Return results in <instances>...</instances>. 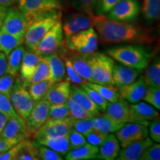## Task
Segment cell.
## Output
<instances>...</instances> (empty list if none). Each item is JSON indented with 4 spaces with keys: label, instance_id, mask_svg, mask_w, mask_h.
<instances>
[{
    "label": "cell",
    "instance_id": "cell-28",
    "mask_svg": "<svg viewBox=\"0 0 160 160\" xmlns=\"http://www.w3.org/2000/svg\"><path fill=\"white\" fill-rule=\"evenodd\" d=\"M46 59L51 70V79L53 82L62 81L66 77L65 66L63 59L57 53L48 56Z\"/></svg>",
    "mask_w": 160,
    "mask_h": 160
},
{
    "label": "cell",
    "instance_id": "cell-49",
    "mask_svg": "<svg viewBox=\"0 0 160 160\" xmlns=\"http://www.w3.org/2000/svg\"><path fill=\"white\" fill-rule=\"evenodd\" d=\"M140 160H159L160 159V145L153 142L145 150L139 158Z\"/></svg>",
    "mask_w": 160,
    "mask_h": 160
},
{
    "label": "cell",
    "instance_id": "cell-8",
    "mask_svg": "<svg viewBox=\"0 0 160 160\" xmlns=\"http://www.w3.org/2000/svg\"><path fill=\"white\" fill-rule=\"evenodd\" d=\"M64 42V33L62 20L58 21L49 30L38 45L37 51L41 57H45L57 53L62 45Z\"/></svg>",
    "mask_w": 160,
    "mask_h": 160
},
{
    "label": "cell",
    "instance_id": "cell-53",
    "mask_svg": "<svg viewBox=\"0 0 160 160\" xmlns=\"http://www.w3.org/2000/svg\"><path fill=\"white\" fill-rule=\"evenodd\" d=\"M149 138L154 142L159 143L160 142V122L159 118L152 121L148 125Z\"/></svg>",
    "mask_w": 160,
    "mask_h": 160
},
{
    "label": "cell",
    "instance_id": "cell-52",
    "mask_svg": "<svg viewBox=\"0 0 160 160\" xmlns=\"http://www.w3.org/2000/svg\"><path fill=\"white\" fill-rule=\"evenodd\" d=\"M28 139V138H27ZM27 139H25L20 141L15 145H13L11 148L7 151L5 153L0 154V160H16V157H17L18 153L25 145V141Z\"/></svg>",
    "mask_w": 160,
    "mask_h": 160
},
{
    "label": "cell",
    "instance_id": "cell-23",
    "mask_svg": "<svg viewBox=\"0 0 160 160\" xmlns=\"http://www.w3.org/2000/svg\"><path fill=\"white\" fill-rule=\"evenodd\" d=\"M154 142L148 137L145 139L135 142L123 148L120 150L117 159L118 160H138L148 148Z\"/></svg>",
    "mask_w": 160,
    "mask_h": 160
},
{
    "label": "cell",
    "instance_id": "cell-10",
    "mask_svg": "<svg viewBox=\"0 0 160 160\" xmlns=\"http://www.w3.org/2000/svg\"><path fill=\"white\" fill-rule=\"evenodd\" d=\"M73 119L71 116L63 119L47 121L33 136L35 139L68 135L73 129Z\"/></svg>",
    "mask_w": 160,
    "mask_h": 160
},
{
    "label": "cell",
    "instance_id": "cell-45",
    "mask_svg": "<svg viewBox=\"0 0 160 160\" xmlns=\"http://www.w3.org/2000/svg\"><path fill=\"white\" fill-rule=\"evenodd\" d=\"M38 148V157L42 160H62V156L46 146L39 145L36 142Z\"/></svg>",
    "mask_w": 160,
    "mask_h": 160
},
{
    "label": "cell",
    "instance_id": "cell-42",
    "mask_svg": "<svg viewBox=\"0 0 160 160\" xmlns=\"http://www.w3.org/2000/svg\"><path fill=\"white\" fill-rule=\"evenodd\" d=\"M142 100L153 106L156 109H160V88L148 87Z\"/></svg>",
    "mask_w": 160,
    "mask_h": 160
},
{
    "label": "cell",
    "instance_id": "cell-7",
    "mask_svg": "<svg viewBox=\"0 0 160 160\" xmlns=\"http://www.w3.org/2000/svg\"><path fill=\"white\" fill-rule=\"evenodd\" d=\"M34 17L24 13L18 7L11 8L8 9L1 30L11 34L24 37L26 30Z\"/></svg>",
    "mask_w": 160,
    "mask_h": 160
},
{
    "label": "cell",
    "instance_id": "cell-15",
    "mask_svg": "<svg viewBox=\"0 0 160 160\" xmlns=\"http://www.w3.org/2000/svg\"><path fill=\"white\" fill-rule=\"evenodd\" d=\"M155 108L145 102H137L130 105L129 122L141 124L148 127L149 124L159 118Z\"/></svg>",
    "mask_w": 160,
    "mask_h": 160
},
{
    "label": "cell",
    "instance_id": "cell-19",
    "mask_svg": "<svg viewBox=\"0 0 160 160\" xmlns=\"http://www.w3.org/2000/svg\"><path fill=\"white\" fill-rule=\"evenodd\" d=\"M0 137L6 139H17L18 141L28 138L29 135L25 121L19 117L8 119L0 133Z\"/></svg>",
    "mask_w": 160,
    "mask_h": 160
},
{
    "label": "cell",
    "instance_id": "cell-34",
    "mask_svg": "<svg viewBox=\"0 0 160 160\" xmlns=\"http://www.w3.org/2000/svg\"><path fill=\"white\" fill-rule=\"evenodd\" d=\"M88 85L97 91L102 95V97L107 100L109 103L114 102L119 100L120 95L118 92L117 88L114 85H100L93 82H87Z\"/></svg>",
    "mask_w": 160,
    "mask_h": 160
},
{
    "label": "cell",
    "instance_id": "cell-9",
    "mask_svg": "<svg viewBox=\"0 0 160 160\" xmlns=\"http://www.w3.org/2000/svg\"><path fill=\"white\" fill-rule=\"evenodd\" d=\"M97 15L79 12L70 16L62 25L63 33L66 38L90 28L94 27Z\"/></svg>",
    "mask_w": 160,
    "mask_h": 160
},
{
    "label": "cell",
    "instance_id": "cell-20",
    "mask_svg": "<svg viewBox=\"0 0 160 160\" xmlns=\"http://www.w3.org/2000/svg\"><path fill=\"white\" fill-rule=\"evenodd\" d=\"M105 112V116L116 122L119 124L129 122L130 105L128 102L123 98L120 97L117 102L109 103Z\"/></svg>",
    "mask_w": 160,
    "mask_h": 160
},
{
    "label": "cell",
    "instance_id": "cell-36",
    "mask_svg": "<svg viewBox=\"0 0 160 160\" xmlns=\"http://www.w3.org/2000/svg\"><path fill=\"white\" fill-rule=\"evenodd\" d=\"M54 83L51 79L44 80V81L39 82L31 84L27 88H28L30 95L33 99L35 102L40 101L45 97L49 88Z\"/></svg>",
    "mask_w": 160,
    "mask_h": 160
},
{
    "label": "cell",
    "instance_id": "cell-47",
    "mask_svg": "<svg viewBox=\"0 0 160 160\" xmlns=\"http://www.w3.org/2000/svg\"><path fill=\"white\" fill-rule=\"evenodd\" d=\"M0 111L5 113L8 117V119L19 117L13 109L10 99L1 93H0Z\"/></svg>",
    "mask_w": 160,
    "mask_h": 160
},
{
    "label": "cell",
    "instance_id": "cell-35",
    "mask_svg": "<svg viewBox=\"0 0 160 160\" xmlns=\"http://www.w3.org/2000/svg\"><path fill=\"white\" fill-rule=\"evenodd\" d=\"M142 13L148 22L153 23L159 19L160 0H144Z\"/></svg>",
    "mask_w": 160,
    "mask_h": 160
},
{
    "label": "cell",
    "instance_id": "cell-13",
    "mask_svg": "<svg viewBox=\"0 0 160 160\" xmlns=\"http://www.w3.org/2000/svg\"><path fill=\"white\" fill-rule=\"evenodd\" d=\"M139 11L138 0H119L106 17L118 21L131 22L137 19Z\"/></svg>",
    "mask_w": 160,
    "mask_h": 160
},
{
    "label": "cell",
    "instance_id": "cell-3",
    "mask_svg": "<svg viewBox=\"0 0 160 160\" xmlns=\"http://www.w3.org/2000/svg\"><path fill=\"white\" fill-rule=\"evenodd\" d=\"M61 19L60 10H52L36 15L24 35V43L27 49L33 52L37 51L38 45L44 36Z\"/></svg>",
    "mask_w": 160,
    "mask_h": 160
},
{
    "label": "cell",
    "instance_id": "cell-26",
    "mask_svg": "<svg viewBox=\"0 0 160 160\" xmlns=\"http://www.w3.org/2000/svg\"><path fill=\"white\" fill-rule=\"evenodd\" d=\"M70 96L91 114L97 117L100 113L99 108L92 102V100L90 99L80 85H76L71 86Z\"/></svg>",
    "mask_w": 160,
    "mask_h": 160
},
{
    "label": "cell",
    "instance_id": "cell-16",
    "mask_svg": "<svg viewBox=\"0 0 160 160\" xmlns=\"http://www.w3.org/2000/svg\"><path fill=\"white\" fill-rule=\"evenodd\" d=\"M147 88L144 76L140 75L133 82L117 88L120 97L127 100L130 103L133 104L142 100L147 91Z\"/></svg>",
    "mask_w": 160,
    "mask_h": 160
},
{
    "label": "cell",
    "instance_id": "cell-44",
    "mask_svg": "<svg viewBox=\"0 0 160 160\" xmlns=\"http://www.w3.org/2000/svg\"><path fill=\"white\" fill-rule=\"evenodd\" d=\"M16 77H17L7 73L0 77V93L6 96L8 99L13 85H14Z\"/></svg>",
    "mask_w": 160,
    "mask_h": 160
},
{
    "label": "cell",
    "instance_id": "cell-58",
    "mask_svg": "<svg viewBox=\"0 0 160 160\" xmlns=\"http://www.w3.org/2000/svg\"><path fill=\"white\" fill-rule=\"evenodd\" d=\"M17 2L18 0H0V5L10 7V6L14 5Z\"/></svg>",
    "mask_w": 160,
    "mask_h": 160
},
{
    "label": "cell",
    "instance_id": "cell-17",
    "mask_svg": "<svg viewBox=\"0 0 160 160\" xmlns=\"http://www.w3.org/2000/svg\"><path fill=\"white\" fill-rule=\"evenodd\" d=\"M142 73V71L115 62L112 73L113 85L116 86V88H119L128 85L135 81Z\"/></svg>",
    "mask_w": 160,
    "mask_h": 160
},
{
    "label": "cell",
    "instance_id": "cell-6",
    "mask_svg": "<svg viewBox=\"0 0 160 160\" xmlns=\"http://www.w3.org/2000/svg\"><path fill=\"white\" fill-rule=\"evenodd\" d=\"M68 48L81 53H92L98 47V34L93 28L84 30L65 39Z\"/></svg>",
    "mask_w": 160,
    "mask_h": 160
},
{
    "label": "cell",
    "instance_id": "cell-56",
    "mask_svg": "<svg viewBox=\"0 0 160 160\" xmlns=\"http://www.w3.org/2000/svg\"><path fill=\"white\" fill-rule=\"evenodd\" d=\"M8 9V7L0 5V30L2 29V27L4 20H5L6 14H7Z\"/></svg>",
    "mask_w": 160,
    "mask_h": 160
},
{
    "label": "cell",
    "instance_id": "cell-21",
    "mask_svg": "<svg viewBox=\"0 0 160 160\" xmlns=\"http://www.w3.org/2000/svg\"><path fill=\"white\" fill-rule=\"evenodd\" d=\"M71 82L67 80L54 82L49 88L44 99L48 102L50 105H58L65 103L70 96Z\"/></svg>",
    "mask_w": 160,
    "mask_h": 160
},
{
    "label": "cell",
    "instance_id": "cell-14",
    "mask_svg": "<svg viewBox=\"0 0 160 160\" xmlns=\"http://www.w3.org/2000/svg\"><path fill=\"white\" fill-rule=\"evenodd\" d=\"M17 2L22 11L33 17L42 12L62 9L61 0H18Z\"/></svg>",
    "mask_w": 160,
    "mask_h": 160
},
{
    "label": "cell",
    "instance_id": "cell-1",
    "mask_svg": "<svg viewBox=\"0 0 160 160\" xmlns=\"http://www.w3.org/2000/svg\"><path fill=\"white\" fill-rule=\"evenodd\" d=\"M102 42L149 45L154 41L151 32L129 22L118 21L97 15L94 25Z\"/></svg>",
    "mask_w": 160,
    "mask_h": 160
},
{
    "label": "cell",
    "instance_id": "cell-41",
    "mask_svg": "<svg viewBox=\"0 0 160 160\" xmlns=\"http://www.w3.org/2000/svg\"><path fill=\"white\" fill-rule=\"evenodd\" d=\"M68 116H70V111L66 102L58 105H50L47 121L63 119Z\"/></svg>",
    "mask_w": 160,
    "mask_h": 160
},
{
    "label": "cell",
    "instance_id": "cell-50",
    "mask_svg": "<svg viewBox=\"0 0 160 160\" xmlns=\"http://www.w3.org/2000/svg\"><path fill=\"white\" fill-rule=\"evenodd\" d=\"M119 0H98L95 6V11L97 15H105L111 11L112 8Z\"/></svg>",
    "mask_w": 160,
    "mask_h": 160
},
{
    "label": "cell",
    "instance_id": "cell-38",
    "mask_svg": "<svg viewBox=\"0 0 160 160\" xmlns=\"http://www.w3.org/2000/svg\"><path fill=\"white\" fill-rule=\"evenodd\" d=\"M38 148L36 142L26 139L25 145L20 150L16 160H38Z\"/></svg>",
    "mask_w": 160,
    "mask_h": 160
},
{
    "label": "cell",
    "instance_id": "cell-27",
    "mask_svg": "<svg viewBox=\"0 0 160 160\" xmlns=\"http://www.w3.org/2000/svg\"><path fill=\"white\" fill-rule=\"evenodd\" d=\"M99 147L85 143L84 145L71 149L65 155L67 160H88L97 158Z\"/></svg>",
    "mask_w": 160,
    "mask_h": 160
},
{
    "label": "cell",
    "instance_id": "cell-32",
    "mask_svg": "<svg viewBox=\"0 0 160 160\" xmlns=\"http://www.w3.org/2000/svg\"><path fill=\"white\" fill-rule=\"evenodd\" d=\"M125 124H119L116 122L115 121H113L111 118L108 117L105 114L102 116H99V117H93L94 129L104 132V133H116Z\"/></svg>",
    "mask_w": 160,
    "mask_h": 160
},
{
    "label": "cell",
    "instance_id": "cell-11",
    "mask_svg": "<svg viewBox=\"0 0 160 160\" xmlns=\"http://www.w3.org/2000/svg\"><path fill=\"white\" fill-rule=\"evenodd\" d=\"M50 104L43 98L35 103L25 122L29 137H33L35 133L46 122L48 116Z\"/></svg>",
    "mask_w": 160,
    "mask_h": 160
},
{
    "label": "cell",
    "instance_id": "cell-51",
    "mask_svg": "<svg viewBox=\"0 0 160 160\" xmlns=\"http://www.w3.org/2000/svg\"><path fill=\"white\" fill-rule=\"evenodd\" d=\"M68 139L71 149L87 143V140H86L85 135L82 134L73 128L68 133Z\"/></svg>",
    "mask_w": 160,
    "mask_h": 160
},
{
    "label": "cell",
    "instance_id": "cell-5",
    "mask_svg": "<svg viewBox=\"0 0 160 160\" xmlns=\"http://www.w3.org/2000/svg\"><path fill=\"white\" fill-rule=\"evenodd\" d=\"M9 99L17 114L25 121L36 102L19 78L16 79L14 85L9 96Z\"/></svg>",
    "mask_w": 160,
    "mask_h": 160
},
{
    "label": "cell",
    "instance_id": "cell-29",
    "mask_svg": "<svg viewBox=\"0 0 160 160\" xmlns=\"http://www.w3.org/2000/svg\"><path fill=\"white\" fill-rule=\"evenodd\" d=\"M25 46L21 45L13 49L7 56V70L6 73L17 77L19 73L22 60L25 52Z\"/></svg>",
    "mask_w": 160,
    "mask_h": 160
},
{
    "label": "cell",
    "instance_id": "cell-54",
    "mask_svg": "<svg viewBox=\"0 0 160 160\" xmlns=\"http://www.w3.org/2000/svg\"><path fill=\"white\" fill-rule=\"evenodd\" d=\"M19 142L20 141H18L17 139H6V138L0 137V154L8 151L10 148H11L13 145H15Z\"/></svg>",
    "mask_w": 160,
    "mask_h": 160
},
{
    "label": "cell",
    "instance_id": "cell-31",
    "mask_svg": "<svg viewBox=\"0 0 160 160\" xmlns=\"http://www.w3.org/2000/svg\"><path fill=\"white\" fill-rule=\"evenodd\" d=\"M144 79L148 87L160 88V58L157 57L149 66L146 67Z\"/></svg>",
    "mask_w": 160,
    "mask_h": 160
},
{
    "label": "cell",
    "instance_id": "cell-46",
    "mask_svg": "<svg viewBox=\"0 0 160 160\" xmlns=\"http://www.w3.org/2000/svg\"><path fill=\"white\" fill-rule=\"evenodd\" d=\"M98 0H71L72 5L78 11L93 13Z\"/></svg>",
    "mask_w": 160,
    "mask_h": 160
},
{
    "label": "cell",
    "instance_id": "cell-39",
    "mask_svg": "<svg viewBox=\"0 0 160 160\" xmlns=\"http://www.w3.org/2000/svg\"><path fill=\"white\" fill-rule=\"evenodd\" d=\"M80 86L84 90V91L87 93V95L88 96L90 99L92 100V102L99 108V111H105L109 104L108 102L105 98L102 97V95L99 93H98L96 90L93 89L89 85H88L87 82Z\"/></svg>",
    "mask_w": 160,
    "mask_h": 160
},
{
    "label": "cell",
    "instance_id": "cell-55",
    "mask_svg": "<svg viewBox=\"0 0 160 160\" xmlns=\"http://www.w3.org/2000/svg\"><path fill=\"white\" fill-rule=\"evenodd\" d=\"M7 70V57L2 52L0 51V77L6 73Z\"/></svg>",
    "mask_w": 160,
    "mask_h": 160
},
{
    "label": "cell",
    "instance_id": "cell-4",
    "mask_svg": "<svg viewBox=\"0 0 160 160\" xmlns=\"http://www.w3.org/2000/svg\"><path fill=\"white\" fill-rule=\"evenodd\" d=\"M114 63V59L108 54L97 51L92 53L91 82L113 85L112 73Z\"/></svg>",
    "mask_w": 160,
    "mask_h": 160
},
{
    "label": "cell",
    "instance_id": "cell-25",
    "mask_svg": "<svg viewBox=\"0 0 160 160\" xmlns=\"http://www.w3.org/2000/svg\"><path fill=\"white\" fill-rule=\"evenodd\" d=\"M36 142L53 150L62 156L67 154L68 152L71 149L69 143L68 134L36 139Z\"/></svg>",
    "mask_w": 160,
    "mask_h": 160
},
{
    "label": "cell",
    "instance_id": "cell-37",
    "mask_svg": "<svg viewBox=\"0 0 160 160\" xmlns=\"http://www.w3.org/2000/svg\"><path fill=\"white\" fill-rule=\"evenodd\" d=\"M68 107L70 111V116L74 119H91L95 117V116L91 114L90 112L85 110L82 105H80L77 102L69 96L66 101Z\"/></svg>",
    "mask_w": 160,
    "mask_h": 160
},
{
    "label": "cell",
    "instance_id": "cell-40",
    "mask_svg": "<svg viewBox=\"0 0 160 160\" xmlns=\"http://www.w3.org/2000/svg\"><path fill=\"white\" fill-rule=\"evenodd\" d=\"M61 58L63 59L64 63H65L66 77H67L66 80H67V81L78 85H82V84L85 83L86 82H87L78 74L77 71H76L74 68H73V65H72L71 60H70V59L67 57V56L65 54H63L62 55Z\"/></svg>",
    "mask_w": 160,
    "mask_h": 160
},
{
    "label": "cell",
    "instance_id": "cell-22",
    "mask_svg": "<svg viewBox=\"0 0 160 160\" xmlns=\"http://www.w3.org/2000/svg\"><path fill=\"white\" fill-rule=\"evenodd\" d=\"M42 57L39 56L36 52L25 50L22 60L21 67H20L19 79L22 82L23 85H26L30 78L34 73L39 62Z\"/></svg>",
    "mask_w": 160,
    "mask_h": 160
},
{
    "label": "cell",
    "instance_id": "cell-24",
    "mask_svg": "<svg viewBox=\"0 0 160 160\" xmlns=\"http://www.w3.org/2000/svg\"><path fill=\"white\" fill-rule=\"evenodd\" d=\"M120 151V144L116 135L108 133L105 141L99 148L97 158L102 160H114Z\"/></svg>",
    "mask_w": 160,
    "mask_h": 160
},
{
    "label": "cell",
    "instance_id": "cell-18",
    "mask_svg": "<svg viewBox=\"0 0 160 160\" xmlns=\"http://www.w3.org/2000/svg\"><path fill=\"white\" fill-rule=\"evenodd\" d=\"M65 55L71 60L72 65L78 74L85 81L91 82V53L86 54V53L73 52L72 53H65Z\"/></svg>",
    "mask_w": 160,
    "mask_h": 160
},
{
    "label": "cell",
    "instance_id": "cell-48",
    "mask_svg": "<svg viewBox=\"0 0 160 160\" xmlns=\"http://www.w3.org/2000/svg\"><path fill=\"white\" fill-rule=\"evenodd\" d=\"M108 135V133L93 129V131L88 133L87 135H85V137L86 138V140H87V142L99 147L105 141Z\"/></svg>",
    "mask_w": 160,
    "mask_h": 160
},
{
    "label": "cell",
    "instance_id": "cell-30",
    "mask_svg": "<svg viewBox=\"0 0 160 160\" xmlns=\"http://www.w3.org/2000/svg\"><path fill=\"white\" fill-rule=\"evenodd\" d=\"M24 43V37L11 34L0 30V51L6 57L18 46Z\"/></svg>",
    "mask_w": 160,
    "mask_h": 160
},
{
    "label": "cell",
    "instance_id": "cell-2",
    "mask_svg": "<svg viewBox=\"0 0 160 160\" xmlns=\"http://www.w3.org/2000/svg\"><path fill=\"white\" fill-rule=\"evenodd\" d=\"M107 54L122 65L143 71L149 65L153 53L141 44L118 45L107 50Z\"/></svg>",
    "mask_w": 160,
    "mask_h": 160
},
{
    "label": "cell",
    "instance_id": "cell-57",
    "mask_svg": "<svg viewBox=\"0 0 160 160\" xmlns=\"http://www.w3.org/2000/svg\"><path fill=\"white\" fill-rule=\"evenodd\" d=\"M8 120V117L5 113H3L2 112L0 111V133H2L3 128H5Z\"/></svg>",
    "mask_w": 160,
    "mask_h": 160
},
{
    "label": "cell",
    "instance_id": "cell-33",
    "mask_svg": "<svg viewBox=\"0 0 160 160\" xmlns=\"http://www.w3.org/2000/svg\"><path fill=\"white\" fill-rule=\"evenodd\" d=\"M51 70H50L48 60L46 57H42L34 73H33V75L31 76L28 82L26 84L25 87L28 88L31 84L39 82L44 81V80L51 79Z\"/></svg>",
    "mask_w": 160,
    "mask_h": 160
},
{
    "label": "cell",
    "instance_id": "cell-12",
    "mask_svg": "<svg viewBox=\"0 0 160 160\" xmlns=\"http://www.w3.org/2000/svg\"><path fill=\"white\" fill-rule=\"evenodd\" d=\"M116 137L119 140L120 146L123 148L148 137V129L141 124L127 122L116 132Z\"/></svg>",
    "mask_w": 160,
    "mask_h": 160
},
{
    "label": "cell",
    "instance_id": "cell-43",
    "mask_svg": "<svg viewBox=\"0 0 160 160\" xmlns=\"http://www.w3.org/2000/svg\"><path fill=\"white\" fill-rule=\"evenodd\" d=\"M73 128L82 134L87 135L94 129L93 118L85 119H73Z\"/></svg>",
    "mask_w": 160,
    "mask_h": 160
}]
</instances>
